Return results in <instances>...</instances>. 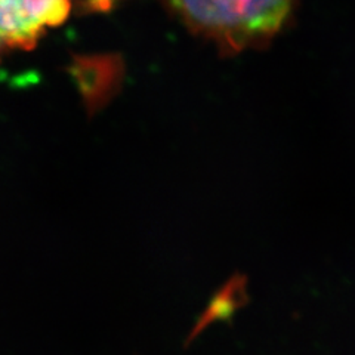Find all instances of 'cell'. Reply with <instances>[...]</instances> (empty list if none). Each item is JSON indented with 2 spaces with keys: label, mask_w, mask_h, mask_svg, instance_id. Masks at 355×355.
<instances>
[{
  "label": "cell",
  "mask_w": 355,
  "mask_h": 355,
  "mask_svg": "<svg viewBox=\"0 0 355 355\" xmlns=\"http://www.w3.org/2000/svg\"><path fill=\"white\" fill-rule=\"evenodd\" d=\"M246 299V283L241 277H234L214 296L205 314L200 317L188 340H193L200 331L218 320H227L236 313L237 308Z\"/></svg>",
  "instance_id": "3"
},
{
  "label": "cell",
  "mask_w": 355,
  "mask_h": 355,
  "mask_svg": "<svg viewBox=\"0 0 355 355\" xmlns=\"http://www.w3.org/2000/svg\"><path fill=\"white\" fill-rule=\"evenodd\" d=\"M197 35L224 53L268 44L283 30L296 0H168Z\"/></svg>",
  "instance_id": "1"
},
{
  "label": "cell",
  "mask_w": 355,
  "mask_h": 355,
  "mask_svg": "<svg viewBox=\"0 0 355 355\" xmlns=\"http://www.w3.org/2000/svg\"><path fill=\"white\" fill-rule=\"evenodd\" d=\"M73 0H0V48L31 49L69 18Z\"/></svg>",
  "instance_id": "2"
}]
</instances>
